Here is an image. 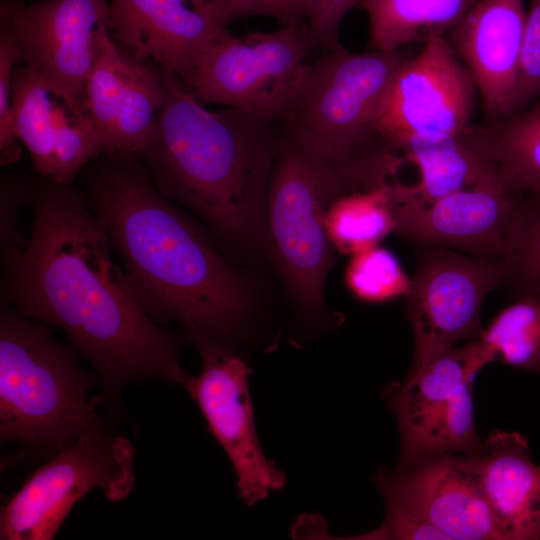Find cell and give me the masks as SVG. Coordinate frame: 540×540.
<instances>
[{
  "label": "cell",
  "mask_w": 540,
  "mask_h": 540,
  "mask_svg": "<svg viewBox=\"0 0 540 540\" xmlns=\"http://www.w3.org/2000/svg\"><path fill=\"white\" fill-rule=\"evenodd\" d=\"M29 204L30 237L2 249L5 305L65 332L91 363L111 412L129 383L159 378L184 386L190 375L177 338L138 302L82 190L40 177Z\"/></svg>",
  "instance_id": "1"
},
{
  "label": "cell",
  "mask_w": 540,
  "mask_h": 540,
  "mask_svg": "<svg viewBox=\"0 0 540 540\" xmlns=\"http://www.w3.org/2000/svg\"><path fill=\"white\" fill-rule=\"evenodd\" d=\"M93 161L82 192L144 311L162 327L180 325L195 345L242 335L255 298L215 238L158 190L136 154Z\"/></svg>",
  "instance_id": "2"
},
{
  "label": "cell",
  "mask_w": 540,
  "mask_h": 540,
  "mask_svg": "<svg viewBox=\"0 0 540 540\" xmlns=\"http://www.w3.org/2000/svg\"><path fill=\"white\" fill-rule=\"evenodd\" d=\"M160 71L164 102L136 155L158 190L194 212L221 244L274 260L266 204L280 119L208 110L176 74Z\"/></svg>",
  "instance_id": "3"
},
{
  "label": "cell",
  "mask_w": 540,
  "mask_h": 540,
  "mask_svg": "<svg viewBox=\"0 0 540 540\" xmlns=\"http://www.w3.org/2000/svg\"><path fill=\"white\" fill-rule=\"evenodd\" d=\"M387 183L301 125L280 119L267 189V222L285 286L309 317L323 311L325 280L334 261L325 229L328 209L343 196Z\"/></svg>",
  "instance_id": "4"
},
{
  "label": "cell",
  "mask_w": 540,
  "mask_h": 540,
  "mask_svg": "<svg viewBox=\"0 0 540 540\" xmlns=\"http://www.w3.org/2000/svg\"><path fill=\"white\" fill-rule=\"evenodd\" d=\"M79 351L46 324L5 306L0 312V440L15 442L17 460L50 456L72 444L103 397L88 399L98 379Z\"/></svg>",
  "instance_id": "5"
},
{
  "label": "cell",
  "mask_w": 540,
  "mask_h": 540,
  "mask_svg": "<svg viewBox=\"0 0 540 540\" xmlns=\"http://www.w3.org/2000/svg\"><path fill=\"white\" fill-rule=\"evenodd\" d=\"M413 54L409 47L326 51L307 65L283 118L392 181L406 161L396 143L381 130L379 117L394 75Z\"/></svg>",
  "instance_id": "6"
},
{
  "label": "cell",
  "mask_w": 540,
  "mask_h": 540,
  "mask_svg": "<svg viewBox=\"0 0 540 540\" xmlns=\"http://www.w3.org/2000/svg\"><path fill=\"white\" fill-rule=\"evenodd\" d=\"M136 482L130 439L95 412L75 439L39 467L2 507L1 540H51L72 507L101 489L121 501Z\"/></svg>",
  "instance_id": "7"
},
{
  "label": "cell",
  "mask_w": 540,
  "mask_h": 540,
  "mask_svg": "<svg viewBox=\"0 0 540 540\" xmlns=\"http://www.w3.org/2000/svg\"><path fill=\"white\" fill-rule=\"evenodd\" d=\"M495 354L480 340L453 347L387 386L400 434L398 464L471 455L483 444L476 430L473 380Z\"/></svg>",
  "instance_id": "8"
},
{
  "label": "cell",
  "mask_w": 540,
  "mask_h": 540,
  "mask_svg": "<svg viewBox=\"0 0 540 540\" xmlns=\"http://www.w3.org/2000/svg\"><path fill=\"white\" fill-rule=\"evenodd\" d=\"M314 49L306 22L241 36L226 30L199 58L184 84L201 103L282 119Z\"/></svg>",
  "instance_id": "9"
},
{
  "label": "cell",
  "mask_w": 540,
  "mask_h": 540,
  "mask_svg": "<svg viewBox=\"0 0 540 540\" xmlns=\"http://www.w3.org/2000/svg\"><path fill=\"white\" fill-rule=\"evenodd\" d=\"M1 25L18 39L23 61L74 113L85 111L87 79L110 35V0H40L1 5Z\"/></svg>",
  "instance_id": "10"
},
{
  "label": "cell",
  "mask_w": 540,
  "mask_h": 540,
  "mask_svg": "<svg viewBox=\"0 0 540 540\" xmlns=\"http://www.w3.org/2000/svg\"><path fill=\"white\" fill-rule=\"evenodd\" d=\"M502 285L499 261L468 257L442 247L422 252L406 295L414 338L410 370L458 341L480 339L484 331L482 305L488 294Z\"/></svg>",
  "instance_id": "11"
},
{
  "label": "cell",
  "mask_w": 540,
  "mask_h": 540,
  "mask_svg": "<svg viewBox=\"0 0 540 540\" xmlns=\"http://www.w3.org/2000/svg\"><path fill=\"white\" fill-rule=\"evenodd\" d=\"M202 369L184 388L198 404L213 436L226 452L237 476L240 497L248 505L283 487L284 474L259 445L248 389L250 369L228 343L196 345Z\"/></svg>",
  "instance_id": "12"
},
{
  "label": "cell",
  "mask_w": 540,
  "mask_h": 540,
  "mask_svg": "<svg viewBox=\"0 0 540 540\" xmlns=\"http://www.w3.org/2000/svg\"><path fill=\"white\" fill-rule=\"evenodd\" d=\"M477 96L474 79L446 37L434 38L397 70L380 128L397 146L414 134L458 135L473 124Z\"/></svg>",
  "instance_id": "13"
},
{
  "label": "cell",
  "mask_w": 540,
  "mask_h": 540,
  "mask_svg": "<svg viewBox=\"0 0 540 540\" xmlns=\"http://www.w3.org/2000/svg\"><path fill=\"white\" fill-rule=\"evenodd\" d=\"M522 191L493 166L472 186L428 204H394L395 232L425 247L456 248L499 261Z\"/></svg>",
  "instance_id": "14"
},
{
  "label": "cell",
  "mask_w": 540,
  "mask_h": 540,
  "mask_svg": "<svg viewBox=\"0 0 540 540\" xmlns=\"http://www.w3.org/2000/svg\"><path fill=\"white\" fill-rule=\"evenodd\" d=\"M384 502L400 504L447 539L503 540L464 455L446 454L375 475Z\"/></svg>",
  "instance_id": "15"
},
{
  "label": "cell",
  "mask_w": 540,
  "mask_h": 540,
  "mask_svg": "<svg viewBox=\"0 0 540 540\" xmlns=\"http://www.w3.org/2000/svg\"><path fill=\"white\" fill-rule=\"evenodd\" d=\"M163 102L161 71L125 52L109 35L87 79L83 102L99 133L102 153L137 154Z\"/></svg>",
  "instance_id": "16"
},
{
  "label": "cell",
  "mask_w": 540,
  "mask_h": 540,
  "mask_svg": "<svg viewBox=\"0 0 540 540\" xmlns=\"http://www.w3.org/2000/svg\"><path fill=\"white\" fill-rule=\"evenodd\" d=\"M526 12L525 0H478L446 35L474 79L484 122L508 113L518 78Z\"/></svg>",
  "instance_id": "17"
},
{
  "label": "cell",
  "mask_w": 540,
  "mask_h": 540,
  "mask_svg": "<svg viewBox=\"0 0 540 540\" xmlns=\"http://www.w3.org/2000/svg\"><path fill=\"white\" fill-rule=\"evenodd\" d=\"M226 30L187 0H110V32L121 48L156 61L184 83Z\"/></svg>",
  "instance_id": "18"
},
{
  "label": "cell",
  "mask_w": 540,
  "mask_h": 540,
  "mask_svg": "<svg viewBox=\"0 0 540 540\" xmlns=\"http://www.w3.org/2000/svg\"><path fill=\"white\" fill-rule=\"evenodd\" d=\"M503 540H540V465L517 432L493 431L464 455Z\"/></svg>",
  "instance_id": "19"
},
{
  "label": "cell",
  "mask_w": 540,
  "mask_h": 540,
  "mask_svg": "<svg viewBox=\"0 0 540 540\" xmlns=\"http://www.w3.org/2000/svg\"><path fill=\"white\" fill-rule=\"evenodd\" d=\"M463 133V132H462ZM414 134L401 139L398 147L406 163L419 173L414 184L390 183L394 204H428L474 185L491 167L463 135Z\"/></svg>",
  "instance_id": "20"
},
{
  "label": "cell",
  "mask_w": 540,
  "mask_h": 540,
  "mask_svg": "<svg viewBox=\"0 0 540 540\" xmlns=\"http://www.w3.org/2000/svg\"><path fill=\"white\" fill-rule=\"evenodd\" d=\"M462 135L509 183L540 194V98L518 112L472 124Z\"/></svg>",
  "instance_id": "21"
},
{
  "label": "cell",
  "mask_w": 540,
  "mask_h": 540,
  "mask_svg": "<svg viewBox=\"0 0 540 540\" xmlns=\"http://www.w3.org/2000/svg\"><path fill=\"white\" fill-rule=\"evenodd\" d=\"M478 0H361L368 48L396 51L446 37Z\"/></svg>",
  "instance_id": "22"
},
{
  "label": "cell",
  "mask_w": 540,
  "mask_h": 540,
  "mask_svg": "<svg viewBox=\"0 0 540 540\" xmlns=\"http://www.w3.org/2000/svg\"><path fill=\"white\" fill-rule=\"evenodd\" d=\"M391 182L376 189L343 196L330 206L325 217V229L334 248L353 256L378 246L388 234L395 232Z\"/></svg>",
  "instance_id": "23"
},
{
  "label": "cell",
  "mask_w": 540,
  "mask_h": 540,
  "mask_svg": "<svg viewBox=\"0 0 540 540\" xmlns=\"http://www.w3.org/2000/svg\"><path fill=\"white\" fill-rule=\"evenodd\" d=\"M55 96L46 80L25 65L15 70L12 108L20 142L28 150L34 170L50 179L53 168Z\"/></svg>",
  "instance_id": "24"
},
{
  "label": "cell",
  "mask_w": 540,
  "mask_h": 540,
  "mask_svg": "<svg viewBox=\"0 0 540 540\" xmlns=\"http://www.w3.org/2000/svg\"><path fill=\"white\" fill-rule=\"evenodd\" d=\"M499 262L503 285L519 297L540 298V194L522 191L519 195Z\"/></svg>",
  "instance_id": "25"
},
{
  "label": "cell",
  "mask_w": 540,
  "mask_h": 540,
  "mask_svg": "<svg viewBox=\"0 0 540 540\" xmlns=\"http://www.w3.org/2000/svg\"><path fill=\"white\" fill-rule=\"evenodd\" d=\"M480 340L497 360L540 375V298L519 297L497 314Z\"/></svg>",
  "instance_id": "26"
},
{
  "label": "cell",
  "mask_w": 540,
  "mask_h": 540,
  "mask_svg": "<svg viewBox=\"0 0 540 540\" xmlns=\"http://www.w3.org/2000/svg\"><path fill=\"white\" fill-rule=\"evenodd\" d=\"M71 109L55 104L53 168L49 180L71 185L84 166L102 154L97 128L86 111L69 116Z\"/></svg>",
  "instance_id": "27"
},
{
  "label": "cell",
  "mask_w": 540,
  "mask_h": 540,
  "mask_svg": "<svg viewBox=\"0 0 540 540\" xmlns=\"http://www.w3.org/2000/svg\"><path fill=\"white\" fill-rule=\"evenodd\" d=\"M345 283L358 299L381 303L406 296L411 279L391 251L375 246L352 256Z\"/></svg>",
  "instance_id": "28"
},
{
  "label": "cell",
  "mask_w": 540,
  "mask_h": 540,
  "mask_svg": "<svg viewBox=\"0 0 540 540\" xmlns=\"http://www.w3.org/2000/svg\"><path fill=\"white\" fill-rule=\"evenodd\" d=\"M24 55L16 36L5 26L0 30V162L10 165L21 159L13 108L12 82L16 64Z\"/></svg>",
  "instance_id": "29"
},
{
  "label": "cell",
  "mask_w": 540,
  "mask_h": 540,
  "mask_svg": "<svg viewBox=\"0 0 540 540\" xmlns=\"http://www.w3.org/2000/svg\"><path fill=\"white\" fill-rule=\"evenodd\" d=\"M218 26L246 17L265 16L281 25L305 22L309 0H211L201 11Z\"/></svg>",
  "instance_id": "30"
},
{
  "label": "cell",
  "mask_w": 540,
  "mask_h": 540,
  "mask_svg": "<svg viewBox=\"0 0 540 540\" xmlns=\"http://www.w3.org/2000/svg\"><path fill=\"white\" fill-rule=\"evenodd\" d=\"M539 98L540 0H529L518 78L506 115L526 108Z\"/></svg>",
  "instance_id": "31"
},
{
  "label": "cell",
  "mask_w": 540,
  "mask_h": 540,
  "mask_svg": "<svg viewBox=\"0 0 540 540\" xmlns=\"http://www.w3.org/2000/svg\"><path fill=\"white\" fill-rule=\"evenodd\" d=\"M31 182L7 171L0 178V244L23 246L26 240L19 232V217L23 206L30 203Z\"/></svg>",
  "instance_id": "32"
},
{
  "label": "cell",
  "mask_w": 540,
  "mask_h": 540,
  "mask_svg": "<svg viewBox=\"0 0 540 540\" xmlns=\"http://www.w3.org/2000/svg\"><path fill=\"white\" fill-rule=\"evenodd\" d=\"M361 0H309L307 25L315 48L339 51L340 27L348 12Z\"/></svg>",
  "instance_id": "33"
},
{
  "label": "cell",
  "mask_w": 540,
  "mask_h": 540,
  "mask_svg": "<svg viewBox=\"0 0 540 540\" xmlns=\"http://www.w3.org/2000/svg\"><path fill=\"white\" fill-rule=\"evenodd\" d=\"M386 517L382 525L358 539H447L434 525L406 507L385 502Z\"/></svg>",
  "instance_id": "34"
},
{
  "label": "cell",
  "mask_w": 540,
  "mask_h": 540,
  "mask_svg": "<svg viewBox=\"0 0 540 540\" xmlns=\"http://www.w3.org/2000/svg\"><path fill=\"white\" fill-rule=\"evenodd\" d=\"M192 2V5L199 11H202L203 8L211 1V0H190Z\"/></svg>",
  "instance_id": "35"
}]
</instances>
